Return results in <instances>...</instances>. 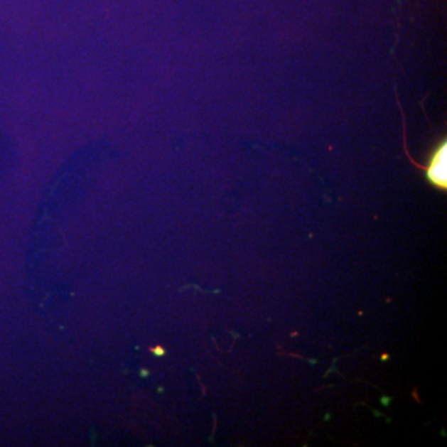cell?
<instances>
[{
  "label": "cell",
  "mask_w": 447,
  "mask_h": 447,
  "mask_svg": "<svg viewBox=\"0 0 447 447\" xmlns=\"http://www.w3.org/2000/svg\"><path fill=\"white\" fill-rule=\"evenodd\" d=\"M446 157L447 142L446 139H443L433 148L428 166L424 167L429 182L431 183L433 187L443 190H446L447 188Z\"/></svg>",
  "instance_id": "6da1fadb"
}]
</instances>
